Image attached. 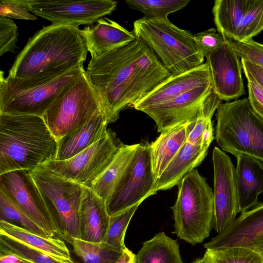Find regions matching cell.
Masks as SVG:
<instances>
[{
	"label": "cell",
	"instance_id": "6da1fadb",
	"mask_svg": "<svg viewBox=\"0 0 263 263\" xmlns=\"http://www.w3.org/2000/svg\"><path fill=\"white\" fill-rule=\"evenodd\" d=\"M86 73L108 123L115 122L121 111L133 107L171 75L153 51L138 37L91 59Z\"/></svg>",
	"mask_w": 263,
	"mask_h": 263
},
{
	"label": "cell",
	"instance_id": "7a4b0ae2",
	"mask_svg": "<svg viewBox=\"0 0 263 263\" xmlns=\"http://www.w3.org/2000/svg\"><path fill=\"white\" fill-rule=\"evenodd\" d=\"M87 52L78 26L44 27L28 40L6 78L1 71L0 99L52 81L83 64Z\"/></svg>",
	"mask_w": 263,
	"mask_h": 263
},
{
	"label": "cell",
	"instance_id": "3957f363",
	"mask_svg": "<svg viewBox=\"0 0 263 263\" xmlns=\"http://www.w3.org/2000/svg\"><path fill=\"white\" fill-rule=\"evenodd\" d=\"M58 140L42 117L0 113V175L55 160Z\"/></svg>",
	"mask_w": 263,
	"mask_h": 263
},
{
	"label": "cell",
	"instance_id": "277c9868",
	"mask_svg": "<svg viewBox=\"0 0 263 263\" xmlns=\"http://www.w3.org/2000/svg\"><path fill=\"white\" fill-rule=\"evenodd\" d=\"M157 55L171 75H178L202 64L204 55L194 34L181 29L168 18H145L134 22L133 30Z\"/></svg>",
	"mask_w": 263,
	"mask_h": 263
},
{
	"label": "cell",
	"instance_id": "5b68a950",
	"mask_svg": "<svg viewBox=\"0 0 263 263\" xmlns=\"http://www.w3.org/2000/svg\"><path fill=\"white\" fill-rule=\"evenodd\" d=\"M173 213L176 236L192 245L209 237L213 224L214 192L197 170L187 174L178 184Z\"/></svg>",
	"mask_w": 263,
	"mask_h": 263
},
{
	"label": "cell",
	"instance_id": "8992f818",
	"mask_svg": "<svg viewBox=\"0 0 263 263\" xmlns=\"http://www.w3.org/2000/svg\"><path fill=\"white\" fill-rule=\"evenodd\" d=\"M216 110L214 138L221 149L263 162V118L253 109L248 98L221 103Z\"/></svg>",
	"mask_w": 263,
	"mask_h": 263
},
{
	"label": "cell",
	"instance_id": "52a82bcc",
	"mask_svg": "<svg viewBox=\"0 0 263 263\" xmlns=\"http://www.w3.org/2000/svg\"><path fill=\"white\" fill-rule=\"evenodd\" d=\"M60 235L80 238V211L84 186L43 167L29 171Z\"/></svg>",
	"mask_w": 263,
	"mask_h": 263
},
{
	"label": "cell",
	"instance_id": "ba28073f",
	"mask_svg": "<svg viewBox=\"0 0 263 263\" xmlns=\"http://www.w3.org/2000/svg\"><path fill=\"white\" fill-rule=\"evenodd\" d=\"M100 111L99 99L85 71L42 117L58 140L82 126Z\"/></svg>",
	"mask_w": 263,
	"mask_h": 263
},
{
	"label": "cell",
	"instance_id": "9c48e42d",
	"mask_svg": "<svg viewBox=\"0 0 263 263\" xmlns=\"http://www.w3.org/2000/svg\"><path fill=\"white\" fill-rule=\"evenodd\" d=\"M122 145L115 133L108 129L97 142L73 157L52 160L43 167L89 187L111 162Z\"/></svg>",
	"mask_w": 263,
	"mask_h": 263
},
{
	"label": "cell",
	"instance_id": "30bf717a",
	"mask_svg": "<svg viewBox=\"0 0 263 263\" xmlns=\"http://www.w3.org/2000/svg\"><path fill=\"white\" fill-rule=\"evenodd\" d=\"M221 101L213 91L211 82L142 111L155 121L158 132L161 133L192 122L208 111L217 110Z\"/></svg>",
	"mask_w": 263,
	"mask_h": 263
},
{
	"label": "cell",
	"instance_id": "8fae6325",
	"mask_svg": "<svg viewBox=\"0 0 263 263\" xmlns=\"http://www.w3.org/2000/svg\"><path fill=\"white\" fill-rule=\"evenodd\" d=\"M149 144L139 143L134 157L114 192L106 202L110 216L156 194Z\"/></svg>",
	"mask_w": 263,
	"mask_h": 263
},
{
	"label": "cell",
	"instance_id": "7c38bea8",
	"mask_svg": "<svg viewBox=\"0 0 263 263\" xmlns=\"http://www.w3.org/2000/svg\"><path fill=\"white\" fill-rule=\"evenodd\" d=\"M34 14L53 25H91L110 14L118 2L111 0H16Z\"/></svg>",
	"mask_w": 263,
	"mask_h": 263
},
{
	"label": "cell",
	"instance_id": "4fadbf2b",
	"mask_svg": "<svg viewBox=\"0 0 263 263\" xmlns=\"http://www.w3.org/2000/svg\"><path fill=\"white\" fill-rule=\"evenodd\" d=\"M0 189L44 230L49 237H59L60 231L29 170H15L0 175Z\"/></svg>",
	"mask_w": 263,
	"mask_h": 263
},
{
	"label": "cell",
	"instance_id": "5bb4252c",
	"mask_svg": "<svg viewBox=\"0 0 263 263\" xmlns=\"http://www.w3.org/2000/svg\"><path fill=\"white\" fill-rule=\"evenodd\" d=\"M83 64L52 81L0 99V113L43 117L51 104L80 77Z\"/></svg>",
	"mask_w": 263,
	"mask_h": 263
},
{
	"label": "cell",
	"instance_id": "9a60e30c",
	"mask_svg": "<svg viewBox=\"0 0 263 263\" xmlns=\"http://www.w3.org/2000/svg\"><path fill=\"white\" fill-rule=\"evenodd\" d=\"M214 168V217L213 227L219 234L229 228L239 213L235 181V167L222 150L214 147L212 152Z\"/></svg>",
	"mask_w": 263,
	"mask_h": 263
},
{
	"label": "cell",
	"instance_id": "2e32d148",
	"mask_svg": "<svg viewBox=\"0 0 263 263\" xmlns=\"http://www.w3.org/2000/svg\"><path fill=\"white\" fill-rule=\"evenodd\" d=\"M205 57L213 90L222 101L236 99L245 94L241 61L226 38L222 45Z\"/></svg>",
	"mask_w": 263,
	"mask_h": 263
},
{
	"label": "cell",
	"instance_id": "e0dca14e",
	"mask_svg": "<svg viewBox=\"0 0 263 263\" xmlns=\"http://www.w3.org/2000/svg\"><path fill=\"white\" fill-rule=\"evenodd\" d=\"M234 246L251 249L263 257V202L240 213L229 228L204 244L206 249Z\"/></svg>",
	"mask_w": 263,
	"mask_h": 263
},
{
	"label": "cell",
	"instance_id": "ac0fdd59",
	"mask_svg": "<svg viewBox=\"0 0 263 263\" xmlns=\"http://www.w3.org/2000/svg\"><path fill=\"white\" fill-rule=\"evenodd\" d=\"M209 67L205 62L187 72L171 75L134 104L139 111L163 103L195 87L211 82Z\"/></svg>",
	"mask_w": 263,
	"mask_h": 263
},
{
	"label": "cell",
	"instance_id": "d6986e66",
	"mask_svg": "<svg viewBox=\"0 0 263 263\" xmlns=\"http://www.w3.org/2000/svg\"><path fill=\"white\" fill-rule=\"evenodd\" d=\"M235 181L239 213L245 212L256 205L263 194V162L246 154L235 157Z\"/></svg>",
	"mask_w": 263,
	"mask_h": 263
},
{
	"label": "cell",
	"instance_id": "ffe728a7",
	"mask_svg": "<svg viewBox=\"0 0 263 263\" xmlns=\"http://www.w3.org/2000/svg\"><path fill=\"white\" fill-rule=\"evenodd\" d=\"M91 59L137 38L134 31H129L117 22L106 17L99 19L94 26L81 30Z\"/></svg>",
	"mask_w": 263,
	"mask_h": 263
},
{
	"label": "cell",
	"instance_id": "44dd1931",
	"mask_svg": "<svg viewBox=\"0 0 263 263\" xmlns=\"http://www.w3.org/2000/svg\"><path fill=\"white\" fill-rule=\"evenodd\" d=\"M109 219L105 202L90 188L84 186L80 211V239L103 242Z\"/></svg>",
	"mask_w": 263,
	"mask_h": 263
},
{
	"label": "cell",
	"instance_id": "7402d4cb",
	"mask_svg": "<svg viewBox=\"0 0 263 263\" xmlns=\"http://www.w3.org/2000/svg\"><path fill=\"white\" fill-rule=\"evenodd\" d=\"M108 122L98 111L85 124L58 140L55 160L70 159L99 140L107 132Z\"/></svg>",
	"mask_w": 263,
	"mask_h": 263
},
{
	"label": "cell",
	"instance_id": "603a6c76",
	"mask_svg": "<svg viewBox=\"0 0 263 263\" xmlns=\"http://www.w3.org/2000/svg\"><path fill=\"white\" fill-rule=\"evenodd\" d=\"M208 149L206 147L193 145L186 141L155 182V193L178 185L187 174L201 164Z\"/></svg>",
	"mask_w": 263,
	"mask_h": 263
},
{
	"label": "cell",
	"instance_id": "cb8c5ba5",
	"mask_svg": "<svg viewBox=\"0 0 263 263\" xmlns=\"http://www.w3.org/2000/svg\"><path fill=\"white\" fill-rule=\"evenodd\" d=\"M187 124L176 126L161 133L156 140L149 144L155 182L187 141Z\"/></svg>",
	"mask_w": 263,
	"mask_h": 263
},
{
	"label": "cell",
	"instance_id": "d4e9b609",
	"mask_svg": "<svg viewBox=\"0 0 263 263\" xmlns=\"http://www.w3.org/2000/svg\"><path fill=\"white\" fill-rule=\"evenodd\" d=\"M139 145L123 144L111 162L89 187L105 203L127 171Z\"/></svg>",
	"mask_w": 263,
	"mask_h": 263
},
{
	"label": "cell",
	"instance_id": "484cf974",
	"mask_svg": "<svg viewBox=\"0 0 263 263\" xmlns=\"http://www.w3.org/2000/svg\"><path fill=\"white\" fill-rule=\"evenodd\" d=\"M0 234L25 243L60 261L72 260L65 241L60 238H45L3 220H0Z\"/></svg>",
	"mask_w": 263,
	"mask_h": 263
},
{
	"label": "cell",
	"instance_id": "4316f807",
	"mask_svg": "<svg viewBox=\"0 0 263 263\" xmlns=\"http://www.w3.org/2000/svg\"><path fill=\"white\" fill-rule=\"evenodd\" d=\"M250 0H216L212 12L217 30L224 37L233 40Z\"/></svg>",
	"mask_w": 263,
	"mask_h": 263
},
{
	"label": "cell",
	"instance_id": "83f0119b",
	"mask_svg": "<svg viewBox=\"0 0 263 263\" xmlns=\"http://www.w3.org/2000/svg\"><path fill=\"white\" fill-rule=\"evenodd\" d=\"M136 256L138 263H183L177 240L164 232L144 242Z\"/></svg>",
	"mask_w": 263,
	"mask_h": 263
},
{
	"label": "cell",
	"instance_id": "f1b7e54d",
	"mask_svg": "<svg viewBox=\"0 0 263 263\" xmlns=\"http://www.w3.org/2000/svg\"><path fill=\"white\" fill-rule=\"evenodd\" d=\"M62 239L70 245L75 258L72 259L78 263H116L123 253L104 242H89L72 237Z\"/></svg>",
	"mask_w": 263,
	"mask_h": 263
},
{
	"label": "cell",
	"instance_id": "f546056e",
	"mask_svg": "<svg viewBox=\"0 0 263 263\" xmlns=\"http://www.w3.org/2000/svg\"><path fill=\"white\" fill-rule=\"evenodd\" d=\"M0 220L21 227L41 236L50 238L2 189H0Z\"/></svg>",
	"mask_w": 263,
	"mask_h": 263
},
{
	"label": "cell",
	"instance_id": "4dcf8cb0",
	"mask_svg": "<svg viewBox=\"0 0 263 263\" xmlns=\"http://www.w3.org/2000/svg\"><path fill=\"white\" fill-rule=\"evenodd\" d=\"M190 0H126L133 9L142 12L145 18H168L167 16L185 7Z\"/></svg>",
	"mask_w": 263,
	"mask_h": 263
},
{
	"label": "cell",
	"instance_id": "1f68e13d",
	"mask_svg": "<svg viewBox=\"0 0 263 263\" xmlns=\"http://www.w3.org/2000/svg\"><path fill=\"white\" fill-rule=\"evenodd\" d=\"M0 251L15 254L32 263H78L72 259L63 262L25 243L0 234Z\"/></svg>",
	"mask_w": 263,
	"mask_h": 263
},
{
	"label": "cell",
	"instance_id": "d6a6232c",
	"mask_svg": "<svg viewBox=\"0 0 263 263\" xmlns=\"http://www.w3.org/2000/svg\"><path fill=\"white\" fill-rule=\"evenodd\" d=\"M205 254L211 263H263L260 254L243 247L206 249Z\"/></svg>",
	"mask_w": 263,
	"mask_h": 263
},
{
	"label": "cell",
	"instance_id": "836d02e7",
	"mask_svg": "<svg viewBox=\"0 0 263 263\" xmlns=\"http://www.w3.org/2000/svg\"><path fill=\"white\" fill-rule=\"evenodd\" d=\"M141 203L110 216L108 227L103 242L123 251L126 248L124 243L126 231L133 216Z\"/></svg>",
	"mask_w": 263,
	"mask_h": 263
},
{
	"label": "cell",
	"instance_id": "e575fe53",
	"mask_svg": "<svg viewBox=\"0 0 263 263\" xmlns=\"http://www.w3.org/2000/svg\"><path fill=\"white\" fill-rule=\"evenodd\" d=\"M263 30V0H250L240 26L233 40L244 42Z\"/></svg>",
	"mask_w": 263,
	"mask_h": 263
},
{
	"label": "cell",
	"instance_id": "d590c367",
	"mask_svg": "<svg viewBox=\"0 0 263 263\" xmlns=\"http://www.w3.org/2000/svg\"><path fill=\"white\" fill-rule=\"evenodd\" d=\"M215 111H207L187 124V141L209 148L214 138L212 118Z\"/></svg>",
	"mask_w": 263,
	"mask_h": 263
},
{
	"label": "cell",
	"instance_id": "8d00e7d4",
	"mask_svg": "<svg viewBox=\"0 0 263 263\" xmlns=\"http://www.w3.org/2000/svg\"><path fill=\"white\" fill-rule=\"evenodd\" d=\"M226 39L240 59L263 68V44L254 41L252 39L244 42Z\"/></svg>",
	"mask_w": 263,
	"mask_h": 263
},
{
	"label": "cell",
	"instance_id": "74e56055",
	"mask_svg": "<svg viewBox=\"0 0 263 263\" xmlns=\"http://www.w3.org/2000/svg\"><path fill=\"white\" fill-rule=\"evenodd\" d=\"M18 36L17 27L7 17H0V56L7 51L14 53Z\"/></svg>",
	"mask_w": 263,
	"mask_h": 263
},
{
	"label": "cell",
	"instance_id": "f35d334b",
	"mask_svg": "<svg viewBox=\"0 0 263 263\" xmlns=\"http://www.w3.org/2000/svg\"><path fill=\"white\" fill-rule=\"evenodd\" d=\"M195 43L205 57L209 53L214 51L226 42V37L217 33L214 28L194 34Z\"/></svg>",
	"mask_w": 263,
	"mask_h": 263
},
{
	"label": "cell",
	"instance_id": "ab89813d",
	"mask_svg": "<svg viewBox=\"0 0 263 263\" xmlns=\"http://www.w3.org/2000/svg\"><path fill=\"white\" fill-rule=\"evenodd\" d=\"M0 17H11L26 20H35L37 17L31 14L16 0H1Z\"/></svg>",
	"mask_w": 263,
	"mask_h": 263
},
{
	"label": "cell",
	"instance_id": "60d3db41",
	"mask_svg": "<svg viewBox=\"0 0 263 263\" xmlns=\"http://www.w3.org/2000/svg\"><path fill=\"white\" fill-rule=\"evenodd\" d=\"M243 72L248 80L250 104L253 109L263 118V88L249 72Z\"/></svg>",
	"mask_w": 263,
	"mask_h": 263
},
{
	"label": "cell",
	"instance_id": "b9f144b4",
	"mask_svg": "<svg viewBox=\"0 0 263 263\" xmlns=\"http://www.w3.org/2000/svg\"><path fill=\"white\" fill-rule=\"evenodd\" d=\"M240 61L243 71L249 72L263 88V68L243 59Z\"/></svg>",
	"mask_w": 263,
	"mask_h": 263
},
{
	"label": "cell",
	"instance_id": "7bdbcfd3",
	"mask_svg": "<svg viewBox=\"0 0 263 263\" xmlns=\"http://www.w3.org/2000/svg\"><path fill=\"white\" fill-rule=\"evenodd\" d=\"M0 263H32L10 253H0Z\"/></svg>",
	"mask_w": 263,
	"mask_h": 263
},
{
	"label": "cell",
	"instance_id": "ee69618b",
	"mask_svg": "<svg viewBox=\"0 0 263 263\" xmlns=\"http://www.w3.org/2000/svg\"><path fill=\"white\" fill-rule=\"evenodd\" d=\"M116 263H138L137 256L126 248Z\"/></svg>",
	"mask_w": 263,
	"mask_h": 263
},
{
	"label": "cell",
	"instance_id": "f6af8a7d",
	"mask_svg": "<svg viewBox=\"0 0 263 263\" xmlns=\"http://www.w3.org/2000/svg\"><path fill=\"white\" fill-rule=\"evenodd\" d=\"M192 263H211L207 256L204 253L203 256L201 258H198L193 261Z\"/></svg>",
	"mask_w": 263,
	"mask_h": 263
}]
</instances>
